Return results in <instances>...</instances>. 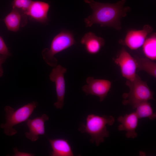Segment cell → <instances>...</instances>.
I'll return each mask as SVG.
<instances>
[{"label":"cell","instance_id":"cell-1","mask_svg":"<svg viewBox=\"0 0 156 156\" xmlns=\"http://www.w3.org/2000/svg\"><path fill=\"white\" fill-rule=\"evenodd\" d=\"M126 0H120L114 3H102L94 0H84L92 10V14L85 18L86 27L93 24L101 27H110L120 31L122 29L121 20L131 10L129 7L125 6Z\"/></svg>","mask_w":156,"mask_h":156},{"label":"cell","instance_id":"cell-2","mask_svg":"<svg viewBox=\"0 0 156 156\" xmlns=\"http://www.w3.org/2000/svg\"><path fill=\"white\" fill-rule=\"evenodd\" d=\"M114 121V118L112 116L89 114L86 118L85 123H82L79 130L81 133L89 134L91 137L90 142L95 143L98 146L104 142L105 138L109 136L106 125H112Z\"/></svg>","mask_w":156,"mask_h":156},{"label":"cell","instance_id":"cell-3","mask_svg":"<svg viewBox=\"0 0 156 156\" xmlns=\"http://www.w3.org/2000/svg\"><path fill=\"white\" fill-rule=\"evenodd\" d=\"M38 105L36 101L28 103L15 110L9 106L4 107L5 122L1 124L0 127L4 129V133L6 135L12 136L17 133L13 128L14 126L27 121Z\"/></svg>","mask_w":156,"mask_h":156},{"label":"cell","instance_id":"cell-4","mask_svg":"<svg viewBox=\"0 0 156 156\" xmlns=\"http://www.w3.org/2000/svg\"><path fill=\"white\" fill-rule=\"evenodd\" d=\"M125 84L129 88V91L122 94L123 105H129L134 109L137 105L142 102L150 100L155 101L153 92L146 83L142 81L138 74L133 80H127Z\"/></svg>","mask_w":156,"mask_h":156},{"label":"cell","instance_id":"cell-5","mask_svg":"<svg viewBox=\"0 0 156 156\" xmlns=\"http://www.w3.org/2000/svg\"><path fill=\"white\" fill-rule=\"evenodd\" d=\"M76 43V41L72 33L67 30L61 31L53 38L50 48H45L42 51L41 54L44 61L50 66H56L57 60L54 57V55Z\"/></svg>","mask_w":156,"mask_h":156},{"label":"cell","instance_id":"cell-6","mask_svg":"<svg viewBox=\"0 0 156 156\" xmlns=\"http://www.w3.org/2000/svg\"><path fill=\"white\" fill-rule=\"evenodd\" d=\"M66 71V68L58 65L53 69L49 75L51 81L55 85L57 101L54 105L57 109H62L64 105L65 92L64 74Z\"/></svg>","mask_w":156,"mask_h":156},{"label":"cell","instance_id":"cell-7","mask_svg":"<svg viewBox=\"0 0 156 156\" xmlns=\"http://www.w3.org/2000/svg\"><path fill=\"white\" fill-rule=\"evenodd\" d=\"M87 84L82 87L83 91L86 95H91L98 96L100 102L106 98L110 90L112 83L106 79H95L89 77L86 79Z\"/></svg>","mask_w":156,"mask_h":156},{"label":"cell","instance_id":"cell-8","mask_svg":"<svg viewBox=\"0 0 156 156\" xmlns=\"http://www.w3.org/2000/svg\"><path fill=\"white\" fill-rule=\"evenodd\" d=\"M114 60L120 67L122 76L127 80H133L137 74L136 64L134 57L123 48L118 57Z\"/></svg>","mask_w":156,"mask_h":156},{"label":"cell","instance_id":"cell-9","mask_svg":"<svg viewBox=\"0 0 156 156\" xmlns=\"http://www.w3.org/2000/svg\"><path fill=\"white\" fill-rule=\"evenodd\" d=\"M153 30L148 25H145L141 30H131L127 33L124 40L120 42L132 50L137 49L142 46L147 36Z\"/></svg>","mask_w":156,"mask_h":156},{"label":"cell","instance_id":"cell-10","mask_svg":"<svg viewBox=\"0 0 156 156\" xmlns=\"http://www.w3.org/2000/svg\"><path fill=\"white\" fill-rule=\"evenodd\" d=\"M49 4L41 1H32L27 12V16L29 19L43 24H47L49 18L48 13Z\"/></svg>","mask_w":156,"mask_h":156},{"label":"cell","instance_id":"cell-11","mask_svg":"<svg viewBox=\"0 0 156 156\" xmlns=\"http://www.w3.org/2000/svg\"><path fill=\"white\" fill-rule=\"evenodd\" d=\"M49 120L48 116L45 114L33 119H28L26 121L29 131L25 133V137L32 142L36 141L39 135L45 134L44 123Z\"/></svg>","mask_w":156,"mask_h":156},{"label":"cell","instance_id":"cell-12","mask_svg":"<svg viewBox=\"0 0 156 156\" xmlns=\"http://www.w3.org/2000/svg\"><path fill=\"white\" fill-rule=\"evenodd\" d=\"M138 119L135 112L126 114L123 116H119L117 119L120 123L118 126V130L126 131L125 136L127 138H136L138 135L135 130L138 125Z\"/></svg>","mask_w":156,"mask_h":156},{"label":"cell","instance_id":"cell-13","mask_svg":"<svg viewBox=\"0 0 156 156\" xmlns=\"http://www.w3.org/2000/svg\"><path fill=\"white\" fill-rule=\"evenodd\" d=\"M80 42L84 46L87 52L94 55L98 53L105 43L104 39L96 36L93 32L86 33L82 38Z\"/></svg>","mask_w":156,"mask_h":156},{"label":"cell","instance_id":"cell-14","mask_svg":"<svg viewBox=\"0 0 156 156\" xmlns=\"http://www.w3.org/2000/svg\"><path fill=\"white\" fill-rule=\"evenodd\" d=\"M52 151L51 156H74L71 146L66 139L58 138L48 139Z\"/></svg>","mask_w":156,"mask_h":156},{"label":"cell","instance_id":"cell-15","mask_svg":"<svg viewBox=\"0 0 156 156\" xmlns=\"http://www.w3.org/2000/svg\"><path fill=\"white\" fill-rule=\"evenodd\" d=\"M3 20L8 29L14 32L17 31L20 27L25 26L27 23V20L24 17L21 12L13 8Z\"/></svg>","mask_w":156,"mask_h":156},{"label":"cell","instance_id":"cell-16","mask_svg":"<svg viewBox=\"0 0 156 156\" xmlns=\"http://www.w3.org/2000/svg\"><path fill=\"white\" fill-rule=\"evenodd\" d=\"M137 71L143 70L155 78L156 77V63L147 58L134 57Z\"/></svg>","mask_w":156,"mask_h":156},{"label":"cell","instance_id":"cell-17","mask_svg":"<svg viewBox=\"0 0 156 156\" xmlns=\"http://www.w3.org/2000/svg\"><path fill=\"white\" fill-rule=\"evenodd\" d=\"M135 112L139 119L148 118L153 120L156 118V114L154 112L151 104L148 101L140 103L134 108Z\"/></svg>","mask_w":156,"mask_h":156},{"label":"cell","instance_id":"cell-18","mask_svg":"<svg viewBox=\"0 0 156 156\" xmlns=\"http://www.w3.org/2000/svg\"><path fill=\"white\" fill-rule=\"evenodd\" d=\"M142 46L144 53L146 57L152 60H156V33L146 38Z\"/></svg>","mask_w":156,"mask_h":156},{"label":"cell","instance_id":"cell-19","mask_svg":"<svg viewBox=\"0 0 156 156\" xmlns=\"http://www.w3.org/2000/svg\"><path fill=\"white\" fill-rule=\"evenodd\" d=\"M32 1V0H13L12 5V8L18 10L24 18H27V12Z\"/></svg>","mask_w":156,"mask_h":156},{"label":"cell","instance_id":"cell-20","mask_svg":"<svg viewBox=\"0 0 156 156\" xmlns=\"http://www.w3.org/2000/svg\"><path fill=\"white\" fill-rule=\"evenodd\" d=\"M0 55L10 56L11 55L9 52L4 40L0 36Z\"/></svg>","mask_w":156,"mask_h":156},{"label":"cell","instance_id":"cell-21","mask_svg":"<svg viewBox=\"0 0 156 156\" xmlns=\"http://www.w3.org/2000/svg\"><path fill=\"white\" fill-rule=\"evenodd\" d=\"M14 154V156H32L34 155L32 153L26 152L19 151L16 147H15L13 149Z\"/></svg>","mask_w":156,"mask_h":156},{"label":"cell","instance_id":"cell-22","mask_svg":"<svg viewBox=\"0 0 156 156\" xmlns=\"http://www.w3.org/2000/svg\"><path fill=\"white\" fill-rule=\"evenodd\" d=\"M9 57L6 55H0V77L2 76L3 74V70L2 65Z\"/></svg>","mask_w":156,"mask_h":156}]
</instances>
